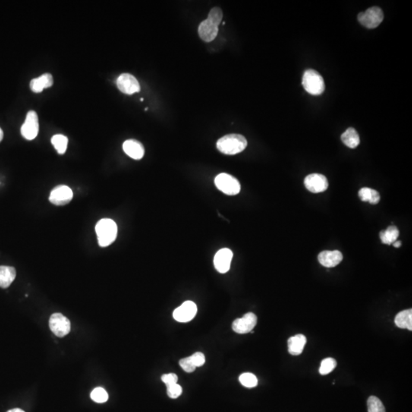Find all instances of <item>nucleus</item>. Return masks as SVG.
I'll use <instances>...</instances> for the list:
<instances>
[{"mask_svg":"<svg viewBox=\"0 0 412 412\" xmlns=\"http://www.w3.org/2000/svg\"><path fill=\"white\" fill-rule=\"evenodd\" d=\"M4 131H3L2 129L0 128V142H2L3 139H4Z\"/></svg>","mask_w":412,"mask_h":412,"instance_id":"36","label":"nucleus"},{"mask_svg":"<svg viewBox=\"0 0 412 412\" xmlns=\"http://www.w3.org/2000/svg\"><path fill=\"white\" fill-rule=\"evenodd\" d=\"M180 365L183 370L186 371V372H193L196 369V366L193 364L190 357H186V358L181 359L180 361Z\"/></svg>","mask_w":412,"mask_h":412,"instance_id":"31","label":"nucleus"},{"mask_svg":"<svg viewBox=\"0 0 412 412\" xmlns=\"http://www.w3.org/2000/svg\"><path fill=\"white\" fill-rule=\"evenodd\" d=\"M16 277V269L13 266H0V287L3 289L10 287Z\"/></svg>","mask_w":412,"mask_h":412,"instance_id":"19","label":"nucleus"},{"mask_svg":"<svg viewBox=\"0 0 412 412\" xmlns=\"http://www.w3.org/2000/svg\"><path fill=\"white\" fill-rule=\"evenodd\" d=\"M73 191L68 186L61 185L56 186L51 192L49 201L55 205H65L73 199Z\"/></svg>","mask_w":412,"mask_h":412,"instance_id":"12","label":"nucleus"},{"mask_svg":"<svg viewBox=\"0 0 412 412\" xmlns=\"http://www.w3.org/2000/svg\"><path fill=\"white\" fill-rule=\"evenodd\" d=\"M257 318L252 312L246 314L242 318H237L233 322L232 329L237 334H243L251 332L256 325Z\"/></svg>","mask_w":412,"mask_h":412,"instance_id":"8","label":"nucleus"},{"mask_svg":"<svg viewBox=\"0 0 412 412\" xmlns=\"http://www.w3.org/2000/svg\"><path fill=\"white\" fill-rule=\"evenodd\" d=\"M305 186L312 193H323L328 188V181L325 176L320 174L308 175L304 180Z\"/></svg>","mask_w":412,"mask_h":412,"instance_id":"9","label":"nucleus"},{"mask_svg":"<svg viewBox=\"0 0 412 412\" xmlns=\"http://www.w3.org/2000/svg\"><path fill=\"white\" fill-rule=\"evenodd\" d=\"M392 245L394 246V247H396V248H398V247H400L401 246V242L400 241V240H396V241H395L392 243Z\"/></svg>","mask_w":412,"mask_h":412,"instance_id":"34","label":"nucleus"},{"mask_svg":"<svg viewBox=\"0 0 412 412\" xmlns=\"http://www.w3.org/2000/svg\"><path fill=\"white\" fill-rule=\"evenodd\" d=\"M395 324L397 327L401 328V329L406 328L409 331H412L411 309L401 311L399 313L397 314L395 318Z\"/></svg>","mask_w":412,"mask_h":412,"instance_id":"20","label":"nucleus"},{"mask_svg":"<svg viewBox=\"0 0 412 412\" xmlns=\"http://www.w3.org/2000/svg\"><path fill=\"white\" fill-rule=\"evenodd\" d=\"M341 141L346 146L352 148V149L357 148L360 145V136H359L358 133L353 127H349L343 133L342 135H341Z\"/></svg>","mask_w":412,"mask_h":412,"instance_id":"21","label":"nucleus"},{"mask_svg":"<svg viewBox=\"0 0 412 412\" xmlns=\"http://www.w3.org/2000/svg\"><path fill=\"white\" fill-rule=\"evenodd\" d=\"M54 80L52 75L50 73H45L38 78L33 79L30 83V88L32 91L36 93L42 92L45 88H49L53 86Z\"/></svg>","mask_w":412,"mask_h":412,"instance_id":"18","label":"nucleus"},{"mask_svg":"<svg viewBox=\"0 0 412 412\" xmlns=\"http://www.w3.org/2000/svg\"><path fill=\"white\" fill-rule=\"evenodd\" d=\"M307 339L303 334H296L288 340L289 353L293 356L301 354L304 350Z\"/></svg>","mask_w":412,"mask_h":412,"instance_id":"17","label":"nucleus"},{"mask_svg":"<svg viewBox=\"0 0 412 412\" xmlns=\"http://www.w3.org/2000/svg\"><path fill=\"white\" fill-rule=\"evenodd\" d=\"M51 331L59 338H63L70 333L71 325L67 317L61 313H54L49 320Z\"/></svg>","mask_w":412,"mask_h":412,"instance_id":"6","label":"nucleus"},{"mask_svg":"<svg viewBox=\"0 0 412 412\" xmlns=\"http://www.w3.org/2000/svg\"><path fill=\"white\" fill-rule=\"evenodd\" d=\"M218 26L209 20L202 22L199 27V35L205 42H212L218 35Z\"/></svg>","mask_w":412,"mask_h":412,"instance_id":"16","label":"nucleus"},{"mask_svg":"<svg viewBox=\"0 0 412 412\" xmlns=\"http://www.w3.org/2000/svg\"><path fill=\"white\" fill-rule=\"evenodd\" d=\"M92 401L96 403H104L108 401V395L107 391L101 387H97L92 390L90 394Z\"/></svg>","mask_w":412,"mask_h":412,"instance_id":"27","label":"nucleus"},{"mask_svg":"<svg viewBox=\"0 0 412 412\" xmlns=\"http://www.w3.org/2000/svg\"><path fill=\"white\" fill-rule=\"evenodd\" d=\"M398 236H399V231L398 228L394 225H390L386 229L382 230L379 233L381 241L387 245H391L394 242L396 241Z\"/></svg>","mask_w":412,"mask_h":412,"instance_id":"22","label":"nucleus"},{"mask_svg":"<svg viewBox=\"0 0 412 412\" xmlns=\"http://www.w3.org/2000/svg\"><path fill=\"white\" fill-rule=\"evenodd\" d=\"M124 153L134 160H141L145 155V148L139 141L134 139L127 140L123 144Z\"/></svg>","mask_w":412,"mask_h":412,"instance_id":"15","label":"nucleus"},{"mask_svg":"<svg viewBox=\"0 0 412 412\" xmlns=\"http://www.w3.org/2000/svg\"><path fill=\"white\" fill-rule=\"evenodd\" d=\"M247 141L241 134H231L221 138L217 142V148L224 155H234L244 151Z\"/></svg>","mask_w":412,"mask_h":412,"instance_id":"1","label":"nucleus"},{"mask_svg":"<svg viewBox=\"0 0 412 412\" xmlns=\"http://www.w3.org/2000/svg\"><path fill=\"white\" fill-rule=\"evenodd\" d=\"M233 252L228 248L218 250L214 257V266L220 273H226L231 267Z\"/></svg>","mask_w":412,"mask_h":412,"instance_id":"13","label":"nucleus"},{"mask_svg":"<svg viewBox=\"0 0 412 412\" xmlns=\"http://www.w3.org/2000/svg\"><path fill=\"white\" fill-rule=\"evenodd\" d=\"M51 143L60 155H64L67 151L68 139L63 134H56L51 139Z\"/></svg>","mask_w":412,"mask_h":412,"instance_id":"24","label":"nucleus"},{"mask_svg":"<svg viewBox=\"0 0 412 412\" xmlns=\"http://www.w3.org/2000/svg\"><path fill=\"white\" fill-rule=\"evenodd\" d=\"M161 380L166 384L167 386H169L173 384L177 383L178 377L175 373L164 374L161 377Z\"/></svg>","mask_w":412,"mask_h":412,"instance_id":"33","label":"nucleus"},{"mask_svg":"<svg viewBox=\"0 0 412 412\" xmlns=\"http://www.w3.org/2000/svg\"><path fill=\"white\" fill-rule=\"evenodd\" d=\"M167 395L171 398H178L183 392V388L177 383L167 386Z\"/></svg>","mask_w":412,"mask_h":412,"instance_id":"30","label":"nucleus"},{"mask_svg":"<svg viewBox=\"0 0 412 412\" xmlns=\"http://www.w3.org/2000/svg\"><path fill=\"white\" fill-rule=\"evenodd\" d=\"M239 381L243 386L247 387V388H253L257 385L258 380L257 378L255 375L250 372H244L241 374L240 377H239Z\"/></svg>","mask_w":412,"mask_h":412,"instance_id":"26","label":"nucleus"},{"mask_svg":"<svg viewBox=\"0 0 412 412\" xmlns=\"http://www.w3.org/2000/svg\"><path fill=\"white\" fill-rule=\"evenodd\" d=\"M319 263L327 268L335 267L343 260V254L339 250H325L318 256Z\"/></svg>","mask_w":412,"mask_h":412,"instance_id":"14","label":"nucleus"},{"mask_svg":"<svg viewBox=\"0 0 412 412\" xmlns=\"http://www.w3.org/2000/svg\"><path fill=\"white\" fill-rule=\"evenodd\" d=\"M7 412H25L24 410H22L20 408H14L11 409V410H8Z\"/></svg>","mask_w":412,"mask_h":412,"instance_id":"35","label":"nucleus"},{"mask_svg":"<svg viewBox=\"0 0 412 412\" xmlns=\"http://www.w3.org/2000/svg\"><path fill=\"white\" fill-rule=\"evenodd\" d=\"M337 366V361L334 358H326L322 360L321 363L320 369H319V372L322 375H327L330 372H332Z\"/></svg>","mask_w":412,"mask_h":412,"instance_id":"28","label":"nucleus"},{"mask_svg":"<svg viewBox=\"0 0 412 412\" xmlns=\"http://www.w3.org/2000/svg\"><path fill=\"white\" fill-rule=\"evenodd\" d=\"M190 358L196 367L202 366L205 362V355L201 352L193 353L192 356H190Z\"/></svg>","mask_w":412,"mask_h":412,"instance_id":"32","label":"nucleus"},{"mask_svg":"<svg viewBox=\"0 0 412 412\" xmlns=\"http://www.w3.org/2000/svg\"><path fill=\"white\" fill-rule=\"evenodd\" d=\"M197 313V306L193 302L186 301L180 307L174 310V318L176 321L182 323L190 322L193 320Z\"/></svg>","mask_w":412,"mask_h":412,"instance_id":"10","label":"nucleus"},{"mask_svg":"<svg viewBox=\"0 0 412 412\" xmlns=\"http://www.w3.org/2000/svg\"><path fill=\"white\" fill-rule=\"evenodd\" d=\"M303 86L306 92L313 96L322 94L325 89L323 77L320 73L312 69L305 71L303 77Z\"/></svg>","mask_w":412,"mask_h":412,"instance_id":"3","label":"nucleus"},{"mask_svg":"<svg viewBox=\"0 0 412 412\" xmlns=\"http://www.w3.org/2000/svg\"><path fill=\"white\" fill-rule=\"evenodd\" d=\"M359 197L363 202H368L372 205H376L380 201V195L376 190L368 187H363L359 191Z\"/></svg>","mask_w":412,"mask_h":412,"instance_id":"23","label":"nucleus"},{"mask_svg":"<svg viewBox=\"0 0 412 412\" xmlns=\"http://www.w3.org/2000/svg\"><path fill=\"white\" fill-rule=\"evenodd\" d=\"M367 407L368 412H385V407L381 400L373 395L368 398Z\"/></svg>","mask_w":412,"mask_h":412,"instance_id":"25","label":"nucleus"},{"mask_svg":"<svg viewBox=\"0 0 412 412\" xmlns=\"http://www.w3.org/2000/svg\"><path fill=\"white\" fill-rule=\"evenodd\" d=\"M99 245L102 247H108L115 241L118 233L116 223L110 218H102L96 225Z\"/></svg>","mask_w":412,"mask_h":412,"instance_id":"2","label":"nucleus"},{"mask_svg":"<svg viewBox=\"0 0 412 412\" xmlns=\"http://www.w3.org/2000/svg\"><path fill=\"white\" fill-rule=\"evenodd\" d=\"M117 86L124 94L131 95L141 90L140 84L133 75L123 73L117 79Z\"/></svg>","mask_w":412,"mask_h":412,"instance_id":"11","label":"nucleus"},{"mask_svg":"<svg viewBox=\"0 0 412 412\" xmlns=\"http://www.w3.org/2000/svg\"><path fill=\"white\" fill-rule=\"evenodd\" d=\"M215 184L217 189L228 196H235L240 191L238 180L228 174H220L215 177Z\"/></svg>","mask_w":412,"mask_h":412,"instance_id":"4","label":"nucleus"},{"mask_svg":"<svg viewBox=\"0 0 412 412\" xmlns=\"http://www.w3.org/2000/svg\"><path fill=\"white\" fill-rule=\"evenodd\" d=\"M384 15L379 7H371L358 15V21L367 29H375L382 23Z\"/></svg>","mask_w":412,"mask_h":412,"instance_id":"5","label":"nucleus"},{"mask_svg":"<svg viewBox=\"0 0 412 412\" xmlns=\"http://www.w3.org/2000/svg\"><path fill=\"white\" fill-rule=\"evenodd\" d=\"M39 117L35 111H29L21 127V134L27 140H33L39 134Z\"/></svg>","mask_w":412,"mask_h":412,"instance_id":"7","label":"nucleus"},{"mask_svg":"<svg viewBox=\"0 0 412 412\" xmlns=\"http://www.w3.org/2000/svg\"><path fill=\"white\" fill-rule=\"evenodd\" d=\"M222 18L223 13L221 9L218 8V7H215V8L212 9L210 13H209L207 20H209V21L212 22V23L218 26V25L220 24L221 20H222Z\"/></svg>","mask_w":412,"mask_h":412,"instance_id":"29","label":"nucleus"}]
</instances>
